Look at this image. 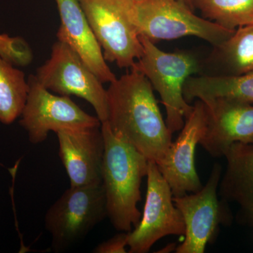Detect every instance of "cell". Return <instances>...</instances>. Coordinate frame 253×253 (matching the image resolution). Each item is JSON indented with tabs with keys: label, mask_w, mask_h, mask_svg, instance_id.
<instances>
[{
	"label": "cell",
	"mask_w": 253,
	"mask_h": 253,
	"mask_svg": "<svg viewBox=\"0 0 253 253\" xmlns=\"http://www.w3.org/2000/svg\"><path fill=\"white\" fill-rule=\"evenodd\" d=\"M108 123L114 134L158 164L172 144V133L163 120L153 86L142 73L130 72L106 89Z\"/></svg>",
	"instance_id": "obj_1"
},
{
	"label": "cell",
	"mask_w": 253,
	"mask_h": 253,
	"mask_svg": "<svg viewBox=\"0 0 253 253\" xmlns=\"http://www.w3.org/2000/svg\"><path fill=\"white\" fill-rule=\"evenodd\" d=\"M101 129L104 140L101 184L107 217L116 230L129 232L141 218L137 205L141 199V182L147 175L149 160L114 134L106 121L101 123Z\"/></svg>",
	"instance_id": "obj_2"
},
{
	"label": "cell",
	"mask_w": 253,
	"mask_h": 253,
	"mask_svg": "<svg viewBox=\"0 0 253 253\" xmlns=\"http://www.w3.org/2000/svg\"><path fill=\"white\" fill-rule=\"evenodd\" d=\"M139 38L144 52L131 68L142 73L158 91L166 108V125L173 134L181 130L194 107L186 101L183 90L188 78L199 72V63L189 53L166 52L146 37Z\"/></svg>",
	"instance_id": "obj_3"
},
{
	"label": "cell",
	"mask_w": 253,
	"mask_h": 253,
	"mask_svg": "<svg viewBox=\"0 0 253 253\" xmlns=\"http://www.w3.org/2000/svg\"><path fill=\"white\" fill-rule=\"evenodd\" d=\"M106 61L132 67L144 52L132 0H79Z\"/></svg>",
	"instance_id": "obj_4"
},
{
	"label": "cell",
	"mask_w": 253,
	"mask_h": 253,
	"mask_svg": "<svg viewBox=\"0 0 253 253\" xmlns=\"http://www.w3.org/2000/svg\"><path fill=\"white\" fill-rule=\"evenodd\" d=\"M135 4L139 36L154 43L194 36L219 48L235 31L196 16L184 0H142Z\"/></svg>",
	"instance_id": "obj_5"
},
{
	"label": "cell",
	"mask_w": 253,
	"mask_h": 253,
	"mask_svg": "<svg viewBox=\"0 0 253 253\" xmlns=\"http://www.w3.org/2000/svg\"><path fill=\"white\" fill-rule=\"evenodd\" d=\"M106 217L102 184L71 186L51 205L44 217L53 251L59 253L71 249Z\"/></svg>",
	"instance_id": "obj_6"
},
{
	"label": "cell",
	"mask_w": 253,
	"mask_h": 253,
	"mask_svg": "<svg viewBox=\"0 0 253 253\" xmlns=\"http://www.w3.org/2000/svg\"><path fill=\"white\" fill-rule=\"evenodd\" d=\"M36 79L48 90L75 95L93 106L101 123L108 119L107 94L103 83L66 43L53 44L49 59L38 68Z\"/></svg>",
	"instance_id": "obj_7"
},
{
	"label": "cell",
	"mask_w": 253,
	"mask_h": 253,
	"mask_svg": "<svg viewBox=\"0 0 253 253\" xmlns=\"http://www.w3.org/2000/svg\"><path fill=\"white\" fill-rule=\"evenodd\" d=\"M27 99L20 125L33 144L46 140L49 131L86 129L101 126L97 117L84 112L68 96H56L44 87L36 76L28 78Z\"/></svg>",
	"instance_id": "obj_8"
},
{
	"label": "cell",
	"mask_w": 253,
	"mask_h": 253,
	"mask_svg": "<svg viewBox=\"0 0 253 253\" xmlns=\"http://www.w3.org/2000/svg\"><path fill=\"white\" fill-rule=\"evenodd\" d=\"M146 177L144 212L138 225L128 232L130 253H148L165 236L185 234L184 219L174 204L170 186L154 161H149Z\"/></svg>",
	"instance_id": "obj_9"
},
{
	"label": "cell",
	"mask_w": 253,
	"mask_h": 253,
	"mask_svg": "<svg viewBox=\"0 0 253 253\" xmlns=\"http://www.w3.org/2000/svg\"><path fill=\"white\" fill-rule=\"evenodd\" d=\"M221 177L220 165L215 164L206 185L197 192L173 196L185 224V239L177 246V253H204L217 234L221 223L227 221L225 205L217 197Z\"/></svg>",
	"instance_id": "obj_10"
},
{
	"label": "cell",
	"mask_w": 253,
	"mask_h": 253,
	"mask_svg": "<svg viewBox=\"0 0 253 253\" xmlns=\"http://www.w3.org/2000/svg\"><path fill=\"white\" fill-rule=\"evenodd\" d=\"M206 129L204 103L197 100L185 118L177 139L171 144L166 156L157 164L174 197L197 192L203 187L195 167V151L204 138Z\"/></svg>",
	"instance_id": "obj_11"
},
{
	"label": "cell",
	"mask_w": 253,
	"mask_h": 253,
	"mask_svg": "<svg viewBox=\"0 0 253 253\" xmlns=\"http://www.w3.org/2000/svg\"><path fill=\"white\" fill-rule=\"evenodd\" d=\"M206 129L200 144L213 157L224 156L235 143L253 144V106L236 100L203 101Z\"/></svg>",
	"instance_id": "obj_12"
},
{
	"label": "cell",
	"mask_w": 253,
	"mask_h": 253,
	"mask_svg": "<svg viewBox=\"0 0 253 253\" xmlns=\"http://www.w3.org/2000/svg\"><path fill=\"white\" fill-rule=\"evenodd\" d=\"M71 186L101 184L104 140L101 126L56 133Z\"/></svg>",
	"instance_id": "obj_13"
},
{
	"label": "cell",
	"mask_w": 253,
	"mask_h": 253,
	"mask_svg": "<svg viewBox=\"0 0 253 253\" xmlns=\"http://www.w3.org/2000/svg\"><path fill=\"white\" fill-rule=\"evenodd\" d=\"M61 18L56 36L74 49L102 83L117 78L108 66L79 0H56Z\"/></svg>",
	"instance_id": "obj_14"
},
{
	"label": "cell",
	"mask_w": 253,
	"mask_h": 253,
	"mask_svg": "<svg viewBox=\"0 0 253 253\" xmlns=\"http://www.w3.org/2000/svg\"><path fill=\"white\" fill-rule=\"evenodd\" d=\"M224 157L226 171L219 185L221 197L236 203L244 219L253 224V144L235 143Z\"/></svg>",
	"instance_id": "obj_15"
},
{
	"label": "cell",
	"mask_w": 253,
	"mask_h": 253,
	"mask_svg": "<svg viewBox=\"0 0 253 253\" xmlns=\"http://www.w3.org/2000/svg\"><path fill=\"white\" fill-rule=\"evenodd\" d=\"M187 102L195 99L202 101L215 99L253 103V71L241 75L189 77L184 86Z\"/></svg>",
	"instance_id": "obj_16"
},
{
	"label": "cell",
	"mask_w": 253,
	"mask_h": 253,
	"mask_svg": "<svg viewBox=\"0 0 253 253\" xmlns=\"http://www.w3.org/2000/svg\"><path fill=\"white\" fill-rule=\"evenodd\" d=\"M28 90L24 73L0 56V122L11 124L21 116Z\"/></svg>",
	"instance_id": "obj_17"
},
{
	"label": "cell",
	"mask_w": 253,
	"mask_h": 253,
	"mask_svg": "<svg viewBox=\"0 0 253 253\" xmlns=\"http://www.w3.org/2000/svg\"><path fill=\"white\" fill-rule=\"evenodd\" d=\"M206 19L229 30L253 25V0H194Z\"/></svg>",
	"instance_id": "obj_18"
},
{
	"label": "cell",
	"mask_w": 253,
	"mask_h": 253,
	"mask_svg": "<svg viewBox=\"0 0 253 253\" xmlns=\"http://www.w3.org/2000/svg\"><path fill=\"white\" fill-rule=\"evenodd\" d=\"M219 49L236 75L253 71V25L238 28Z\"/></svg>",
	"instance_id": "obj_19"
},
{
	"label": "cell",
	"mask_w": 253,
	"mask_h": 253,
	"mask_svg": "<svg viewBox=\"0 0 253 253\" xmlns=\"http://www.w3.org/2000/svg\"><path fill=\"white\" fill-rule=\"evenodd\" d=\"M128 245V232L121 231L107 241L98 245L92 252L94 253H126Z\"/></svg>",
	"instance_id": "obj_20"
},
{
	"label": "cell",
	"mask_w": 253,
	"mask_h": 253,
	"mask_svg": "<svg viewBox=\"0 0 253 253\" xmlns=\"http://www.w3.org/2000/svg\"><path fill=\"white\" fill-rule=\"evenodd\" d=\"M11 38L7 35H0V55L8 52L11 46Z\"/></svg>",
	"instance_id": "obj_21"
},
{
	"label": "cell",
	"mask_w": 253,
	"mask_h": 253,
	"mask_svg": "<svg viewBox=\"0 0 253 253\" xmlns=\"http://www.w3.org/2000/svg\"><path fill=\"white\" fill-rule=\"evenodd\" d=\"M190 7H194V0H184Z\"/></svg>",
	"instance_id": "obj_22"
},
{
	"label": "cell",
	"mask_w": 253,
	"mask_h": 253,
	"mask_svg": "<svg viewBox=\"0 0 253 253\" xmlns=\"http://www.w3.org/2000/svg\"><path fill=\"white\" fill-rule=\"evenodd\" d=\"M132 1H135V2H138V1H142V0H132Z\"/></svg>",
	"instance_id": "obj_23"
}]
</instances>
